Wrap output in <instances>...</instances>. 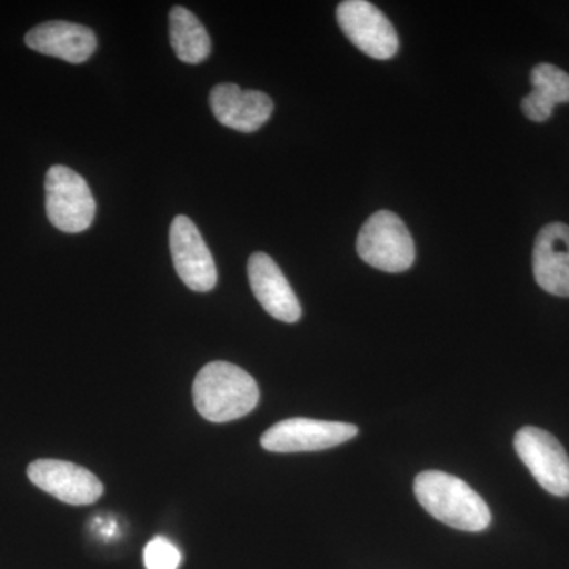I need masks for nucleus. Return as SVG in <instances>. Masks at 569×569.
<instances>
[{"mask_svg":"<svg viewBox=\"0 0 569 569\" xmlns=\"http://www.w3.org/2000/svg\"><path fill=\"white\" fill-rule=\"evenodd\" d=\"M260 400L257 381L231 362H209L193 381L198 413L211 422L234 421L249 415Z\"/></svg>","mask_w":569,"mask_h":569,"instance_id":"obj_1","label":"nucleus"},{"mask_svg":"<svg viewBox=\"0 0 569 569\" xmlns=\"http://www.w3.org/2000/svg\"><path fill=\"white\" fill-rule=\"evenodd\" d=\"M415 496L432 518L462 531L488 529L492 515L486 501L466 481L429 470L415 479Z\"/></svg>","mask_w":569,"mask_h":569,"instance_id":"obj_2","label":"nucleus"},{"mask_svg":"<svg viewBox=\"0 0 569 569\" xmlns=\"http://www.w3.org/2000/svg\"><path fill=\"white\" fill-rule=\"evenodd\" d=\"M356 250L365 263L392 274L410 269L417 257L410 231L391 211H378L367 219L359 231Z\"/></svg>","mask_w":569,"mask_h":569,"instance_id":"obj_3","label":"nucleus"},{"mask_svg":"<svg viewBox=\"0 0 569 569\" xmlns=\"http://www.w3.org/2000/svg\"><path fill=\"white\" fill-rule=\"evenodd\" d=\"M47 216L63 233H82L96 217V200L82 176L70 168L56 164L47 173Z\"/></svg>","mask_w":569,"mask_h":569,"instance_id":"obj_4","label":"nucleus"},{"mask_svg":"<svg viewBox=\"0 0 569 569\" xmlns=\"http://www.w3.org/2000/svg\"><path fill=\"white\" fill-rule=\"evenodd\" d=\"M515 448L542 489L556 497L569 496V458L552 433L533 426L522 427L516 433Z\"/></svg>","mask_w":569,"mask_h":569,"instance_id":"obj_5","label":"nucleus"},{"mask_svg":"<svg viewBox=\"0 0 569 569\" xmlns=\"http://www.w3.org/2000/svg\"><path fill=\"white\" fill-rule=\"evenodd\" d=\"M358 436L348 422L291 418L277 422L261 437V447L271 452H310L339 447Z\"/></svg>","mask_w":569,"mask_h":569,"instance_id":"obj_6","label":"nucleus"},{"mask_svg":"<svg viewBox=\"0 0 569 569\" xmlns=\"http://www.w3.org/2000/svg\"><path fill=\"white\" fill-rule=\"evenodd\" d=\"M337 22L347 39L369 58L387 61L399 50L395 26L373 3L346 0L337 7Z\"/></svg>","mask_w":569,"mask_h":569,"instance_id":"obj_7","label":"nucleus"},{"mask_svg":"<svg viewBox=\"0 0 569 569\" xmlns=\"http://www.w3.org/2000/svg\"><path fill=\"white\" fill-rule=\"evenodd\" d=\"M170 250L176 272L193 291H211L217 284V268L197 224L178 216L170 228Z\"/></svg>","mask_w":569,"mask_h":569,"instance_id":"obj_8","label":"nucleus"},{"mask_svg":"<svg viewBox=\"0 0 569 569\" xmlns=\"http://www.w3.org/2000/svg\"><path fill=\"white\" fill-rule=\"evenodd\" d=\"M28 477L43 492L74 507L96 503L103 496V485L92 471L66 460H36Z\"/></svg>","mask_w":569,"mask_h":569,"instance_id":"obj_9","label":"nucleus"},{"mask_svg":"<svg viewBox=\"0 0 569 569\" xmlns=\"http://www.w3.org/2000/svg\"><path fill=\"white\" fill-rule=\"evenodd\" d=\"M211 110L217 121L228 129L252 133L269 121L274 103L264 92L244 91L231 82H223L212 89Z\"/></svg>","mask_w":569,"mask_h":569,"instance_id":"obj_10","label":"nucleus"},{"mask_svg":"<svg viewBox=\"0 0 569 569\" xmlns=\"http://www.w3.org/2000/svg\"><path fill=\"white\" fill-rule=\"evenodd\" d=\"M533 276L542 290L569 298V227L552 222L541 228L533 247Z\"/></svg>","mask_w":569,"mask_h":569,"instance_id":"obj_11","label":"nucleus"},{"mask_svg":"<svg viewBox=\"0 0 569 569\" xmlns=\"http://www.w3.org/2000/svg\"><path fill=\"white\" fill-rule=\"evenodd\" d=\"M249 280L253 295L269 316L283 323H296L301 318L298 296L269 254L257 252L250 257Z\"/></svg>","mask_w":569,"mask_h":569,"instance_id":"obj_12","label":"nucleus"},{"mask_svg":"<svg viewBox=\"0 0 569 569\" xmlns=\"http://www.w3.org/2000/svg\"><path fill=\"white\" fill-rule=\"evenodd\" d=\"M26 44L41 54L70 63H81L96 52L97 37L86 26L69 21H48L28 32Z\"/></svg>","mask_w":569,"mask_h":569,"instance_id":"obj_13","label":"nucleus"},{"mask_svg":"<svg viewBox=\"0 0 569 569\" xmlns=\"http://www.w3.org/2000/svg\"><path fill=\"white\" fill-rule=\"evenodd\" d=\"M533 91L522 100L523 114L533 122L548 121L553 108L560 103H569V74L552 66L539 63L531 70Z\"/></svg>","mask_w":569,"mask_h":569,"instance_id":"obj_14","label":"nucleus"},{"mask_svg":"<svg viewBox=\"0 0 569 569\" xmlns=\"http://www.w3.org/2000/svg\"><path fill=\"white\" fill-rule=\"evenodd\" d=\"M170 40L176 56L182 62H203L212 51L211 37L204 26L192 11L183 9V7H174L171 10Z\"/></svg>","mask_w":569,"mask_h":569,"instance_id":"obj_15","label":"nucleus"},{"mask_svg":"<svg viewBox=\"0 0 569 569\" xmlns=\"http://www.w3.org/2000/svg\"><path fill=\"white\" fill-rule=\"evenodd\" d=\"M181 552L168 539L156 538L146 546L144 565L148 569H178Z\"/></svg>","mask_w":569,"mask_h":569,"instance_id":"obj_16","label":"nucleus"}]
</instances>
